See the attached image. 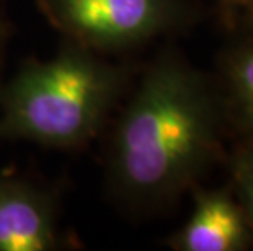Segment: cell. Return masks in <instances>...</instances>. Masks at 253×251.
I'll return each instance as SVG.
<instances>
[{
  "label": "cell",
  "mask_w": 253,
  "mask_h": 251,
  "mask_svg": "<svg viewBox=\"0 0 253 251\" xmlns=\"http://www.w3.org/2000/svg\"><path fill=\"white\" fill-rule=\"evenodd\" d=\"M123 83L120 69L77 44L26 64L2 93L0 139L52 148L82 145L103 126Z\"/></svg>",
  "instance_id": "cell-2"
},
{
  "label": "cell",
  "mask_w": 253,
  "mask_h": 251,
  "mask_svg": "<svg viewBox=\"0 0 253 251\" xmlns=\"http://www.w3.org/2000/svg\"><path fill=\"white\" fill-rule=\"evenodd\" d=\"M217 111L198 72L165 56L145 73L113 139L111 173L127 201L155 204L188 188L217 152Z\"/></svg>",
  "instance_id": "cell-1"
},
{
  "label": "cell",
  "mask_w": 253,
  "mask_h": 251,
  "mask_svg": "<svg viewBox=\"0 0 253 251\" xmlns=\"http://www.w3.org/2000/svg\"><path fill=\"white\" fill-rule=\"evenodd\" d=\"M57 245V206L49 191L0 176V251H47Z\"/></svg>",
  "instance_id": "cell-4"
},
{
  "label": "cell",
  "mask_w": 253,
  "mask_h": 251,
  "mask_svg": "<svg viewBox=\"0 0 253 251\" xmlns=\"http://www.w3.org/2000/svg\"><path fill=\"white\" fill-rule=\"evenodd\" d=\"M229 80L242 119L253 131V46L244 47L230 57Z\"/></svg>",
  "instance_id": "cell-6"
},
{
  "label": "cell",
  "mask_w": 253,
  "mask_h": 251,
  "mask_svg": "<svg viewBox=\"0 0 253 251\" xmlns=\"http://www.w3.org/2000/svg\"><path fill=\"white\" fill-rule=\"evenodd\" d=\"M252 238L244 209L225 191H203L196 196L190 220L176 235L181 251H240Z\"/></svg>",
  "instance_id": "cell-5"
},
{
  "label": "cell",
  "mask_w": 253,
  "mask_h": 251,
  "mask_svg": "<svg viewBox=\"0 0 253 251\" xmlns=\"http://www.w3.org/2000/svg\"><path fill=\"white\" fill-rule=\"evenodd\" d=\"M5 38H7V35H5V30L2 23H0V61H2V54H3V47H5Z\"/></svg>",
  "instance_id": "cell-8"
},
{
  "label": "cell",
  "mask_w": 253,
  "mask_h": 251,
  "mask_svg": "<svg viewBox=\"0 0 253 251\" xmlns=\"http://www.w3.org/2000/svg\"><path fill=\"white\" fill-rule=\"evenodd\" d=\"M232 2H250V0H232Z\"/></svg>",
  "instance_id": "cell-9"
},
{
  "label": "cell",
  "mask_w": 253,
  "mask_h": 251,
  "mask_svg": "<svg viewBox=\"0 0 253 251\" xmlns=\"http://www.w3.org/2000/svg\"><path fill=\"white\" fill-rule=\"evenodd\" d=\"M49 21L74 44L116 51L152 38L173 23L176 0H40Z\"/></svg>",
  "instance_id": "cell-3"
},
{
  "label": "cell",
  "mask_w": 253,
  "mask_h": 251,
  "mask_svg": "<svg viewBox=\"0 0 253 251\" xmlns=\"http://www.w3.org/2000/svg\"><path fill=\"white\" fill-rule=\"evenodd\" d=\"M232 175L240 196V206L244 209L250 235L253 238V145L239 150L232 163Z\"/></svg>",
  "instance_id": "cell-7"
}]
</instances>
